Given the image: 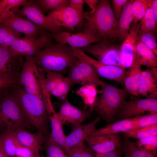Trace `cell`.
I'll return each mask as SVG.
<instances>
[{"label":"cell","mask_w":157,"mask_h":157,"mask_svg":"<svg viewBox=\"0 0 157 157\" xmlns=\"http://www.w3.org/2000/svg\"><path fill=\"white\" fill-rule=\"evenodd\" d=\"M9 90L28 123L38 132L47 135L46 125L49 119L44 99L28 93L19 83L12 85Z\"/></svg>","instance_id":"obj_1"},{"label":"cell","mask_w":157,"mask_h":157,"mask_svg":"<svg viewBox=\"0 0 157 157\" xmlns=\"http://www.w3.org/2000/svg\"><path fill=\"white\" fill-rule=\"evenodd\" d=\"M86 19L83 31L91 34L100 40L111 38L117 26L116 19L109 0L99 1L95 11L84 13Z\"/></svg>","instance_id":"obj_2"},{"label":"cell","mask_w":157,"mask_h":157,"mask_svg":"<svg viewBox=\"0 0 157 157\" xmlns=\"http://www.w3.org/2000/svg\"><path fill=\"white\" fill-rule=\"evenodd\" d=\"M77 59L70 46L59 43L51 44L39 51L33 57L36 65L45 73L53 71L62 75Z\"/></svg>","instance_id":"obj_3"},{"label":"cell","mask_w":157,"mask_h":157,"mask_svg":"<svg viewBox=\"0 0 157 157\" xmlns=\"http://www.w3.org/2000/svg\"><path fill=\"white\" fill-rule=\"evenodd\" d=\"M100 95L94 105V109L107 121L115 119L126 101L128 93L125 90L102 81Z\"/></svg>","instance_id":"obj_4"},{"label":"cell","mask_w":157,"mask_h":157,"mask_svg":"<svg viewBox=\"0 0 157 157\" xmlns=\"http://www.w3.org/2000/svg\"><path fill=\"white\" fill-rule=\"evenodd\" d=\"M23 115L9 88L0 102V129L3 132L13 133L31 127Z\"/></svg>","instance_id":"obj_5"},{"label":"cell","mask_w":157,"mask_h":157,"mask_svg":"<svg viewBox=\"0 0 157 157\" xmlns=\"http://www.w3.org/2000/svg\"><path fill=\"white\" fill-rule=\"evenodd\" d=\"M45 74L41 68L37 67L33 58H26L22 68L19 83L28 93L44 99L42 80L43 76Z\"/></svg>","instance_id":"obj_6"},{"label":"cell","mask_w":157,"mask_h":157,"mask_svg":"<svg viewBox=\"0 0 157 157\" xmlns=\"http://www.w3.org/2000/svg\"><path fill=\"white\" fill-rule=\"evenodd\" d=\"M120 47L121 46L113 44L107 39H104L80 49L94 56L104 64L122 67Z\"/></svg>","instance_id":"obj_7"},{"label":"cell","mask_w":157,"mask_h":157,"mask_svg":"<svg viewBox=\"0 0 157 157\" xmlns=\"http://www.w3.org/2000/svg\"><path fill=\"white\" fill-rule=\"evenodd\" d=\"M69 68L66 78L72 86L80 84L96 87L100 85L102 82L92 66L83 60L78 58Z\"/></svg>","instance_id":"obj_8"},{"label":"cell","mask_w":157,"mask_h":157,"mask_svg":"<svg viewBox=\"0 0 157 157\" xmlns=\"http://www.w3.org/2000/svg\"><path fill=\"white\" fill-rule=\"evenodd\" d=\"M22 57L13 55L8 48L0 45V79L6 81L11 85L19 83L23 64Z\"/></svg>","instance_id":"obj_9"},{"label":"cell","mask_w":157,"mask_h":157,"mask_svg":"<svg viewBox=\"0 0 157 157\" xmlns=\"http://www.w3.org/2000/svg\"><path fill=\"white\" fill-rule=\"evenodd\" d=\"M71 47L77 58L89 64L98 76L121 84H124L125 69L121 66L104 64L90 57L80 49Z\"/></svg>","instance_id":"obj_10"},{"label":"cell","mask_w":157,"mask_h":157,"mask_svg":"<svg viewBox=\"0 0 157 157\" xmlns=\"http://www.w3.org/2000/svg\"><path fill=\"white\" fill-rule=\"evenodd\" d=\"M22 8L17 12L16 15L26 18L40 27L52 33L64 31L60 27L54 23L38 8L34 0H26Z\"/></svg>","instance_id":"obj_11"},{"label":"cell","mask_w":157,"mask_h":157,"mask_svg":"<svg viewBox=\"0 0 157 157\" xmlns=\"http://www.w3.org/2000/svg\"><path fill=\"white\" fill-rule=\"evenodd\" d=\"M146 112L157 113V99L135 98L125 101L117 116L119 120L128 119L143 115Z\"/></svg>","instance_id":"obj_12"},{"label":"cell","mask_w":157,"mask_h":157,"mask_svg":"<svg viewBox=\"0 0 157 157\" xmlns=\"http://www.w3.org/2000/svg\"><path fill=\"white\" fill-rule=\"evenodd\" d=\"M85 141L90 147L96 153L102 154L113 151L122 147L118 133L92 135Z\"/></svg>","instance_id":"obj_13"},{"label":"cell","mask_w":157,"mask_h":157,"mask_svg":"<svg viewBox=\"0 0 157 157\" xmlns=\"http://www.w3.org/2000/svg\"><path fill=\"white\" fill-rule=\"evenodd\" d=\"M52 36L60 44H67L72 47L79 49L86 47L100 41L93 35L84 31L71 33L64 31L52 33Z\"/></svg>","instance_id":"obj_14"},{"label":"cell","mask_w":157,"mask_h":157,"mask_svg":"<svg viewBox=\"0 0 157 157\" xmlns=\"http://www.w3.org/2000/svg\"><path fill=\"white\" fill-rule=\"evenodd\" d=\"M47 16L58 26L72 30L78 26L84 19L69 6L50 11Z\"/></svg>","instance_id":"obj_15"},{"label":"cell","mask_w":157,"mask_h":157,"mask_svg":"<svg viewBox=\"0 0 157 157\" xmlns=\"http://www.w3.org/2000/svg\"><path fill=\"white\" fill-rule=\"evenodd\" d=\"M100 119V117L99 116L87 124L73 125L72 131L66 136L63 149L66 152L72 147L83 143L89 136L92 135L96 130V126Z\"/></svg>","instance_id":"obj_16"},{"label":"cell","mask_w":157,"mask_h":157,"mask_svg":"<svg viewBox=\"0 0 157 157\" xmlns=\"http://www.w3.org/2000/svg\"><path fill=\"white\" fill-rule=\"evenodd\" d=\"M138 24L132 23L129 34L121 46V65L125 69L129 68L133 63L136 58L138 30Z\"/></svg>","instance_id":"obj_17"},{"label":"cell","mask_w":157,"mask_h":157,"mask_svg":"<svg viewBox=\"0 0 157 157\" xmlns=\"http://www.w3.org/2000/svg\"><path fill=\"white\" fill-rule=\"evenodd\" d=\"M12 133L20 144L31 149L35 156L42 157L40 153L44 143V135L38 132L31 133L24 129Z\"/></svg>","instance_id":"obj_18"},{"label":"cell","mask_w":157,"mask_h":157,"mask_svg":"<svg viewBox=\"0 0 157 157\" xmlns=\"http://www.w3.org/2000/svg\"><path fill=\"white\" fill-rule=\"evenodd\" d=\"M89 114L88 111L77 108L67 99L62 101L60 110L57 113V116L63 125L71 124L73 125L81 124Z\"/></svg>","instance_id":"obj_19"},{"label":"cell","mask_w":157,"mask_h":157,"mask_svg":"<svg viewBox=\"0 0 157 157\" xmlns=\"http://www.w3.org/2000/svg\"><path fill=\"white\" fill-rule=\"evenodd\" d=\"M2 22L17 32L24 34L25 37L34 41L38 37L41 28L30 20L17 15L8 18Z\"/></svg>","instance_id":"obj_20"},{"label":"cell","mask_w":157,"mask_h":157,"mask_svg":"<svg viewBox=\"0 0 157 157\" xmlns=\"http://www.w3.org/2000/svg\"><path fill=\"white\" fill-rule=\"evenodd\" d=\"M8 49L13 55L24 56L26 58H33L40 51L35 41L25 36L15 40Z\"/></svg>","instance_id":"obj_21"},{"label":"cell","mask_w":157,"mask_h":157,"mask_svg":"<svg viewBox=\"0 0 157 157\" xmlns=\"http://www.w3.org/2000/svg\"><path fill=\"white\" fill-rule=\"evenodd\" d=\"M132 1V0H128L125 6L112 38L124 40L128 35L133 20Z\"/></svg>","instance_id":"obj_22"},{"label":"cell","mask_w":157,"mask_h":157,"mask_svg":"<svg viewBox=\"0 0 157 157\" xmlns=\"http://www.w3.org/2000/svg\"><path fill=\"white\" fill-rule=\"evenodd\" d=\"M136 56L133 64L126 72L124 80L126 90L135 96L139 95L138 90L142 71Z\"/></svg>","instance_id":"obj_23"},{"label":"cell","mask_w":157,"mask_h":157,"mask_svg":"<svg viewBox=\"0 0 157 157\" xmlns=\"http://www.w3.org/2000/svg\"><path fill=\"white\" fill-rule=\"evenodd\" d=\"M157 81L150 68L142 71L138 90L139 95L146 98H157Z\"/></svg>","instance_id":"obj_24"},{"label":"cell","mask_w":157,"mask_h":157,"mask_svg":"<svg viewBox=\"0 0 157 157\" xmlns=\"http://www.w3.org/2000/svg\"><path fill=\"white\" fill-rule=\"evenodd\" d=\"M136 57L141 66H144L149 68L157 66V56L138 39L136 44Z\"/></svg>","instance_id":"obj_25"},{"label":"cell","mask_w":157,"mask_h":157,"mask_svg":"<svg viewBox=\"0 0 157 157\" xmlns=\"http://www.w3.org/2000/svg\"><path fill=\"white\" fill-rule=\"evenodd\" d=\"M134 122L131 118L120 120L109 124L101 128L96 129L92 135H99L104 134L123 133L133 129Z\"/></svg>","instance_id":"obj_26"},{"label":"cell","mask_w":157,"mask_h":157,"mask_svg":"<svg viewBox=\"0 0 157 157\" xmlns=\"http://www.w3.org/2000/svg\"><path fill=\"white\" fill-rule=\"evenodd\" d=\"M26 0H0V22L16 15Z\"/></svg>","instance_id":"obj_27"},{"label":"cell","mask_w":157,"mask_h":157,"mask_svg":"<svg viewBox=\"0 0 157 157\" xmlns=\"http://www.w3.org/2000/svg\"><path fill=\"white\" fill-rule=\"evenodd\" d=\"M49 118L51 127L50 136L63 149L66 136L64 132L63 125L58 118L56 113L49 116Z\"/></svg>","instance_id":"obj_28"},{"label":"cell","mask_w":157,"mask_h":157,"mask_svg":"<svg viewBox=\"0 0 157 157\" xmlns=\"http://www.w3.org/2000/svg\"><path fill=\"white\" fill-rule=\"evenodd\" d=\"M122 148L124 157H157L153 155L144 152L140 149L133 142L126 137L123 136Z\"/></svg>","instance_id":"obj_29"},{"label":"cell","mask_w":157,"mask_h":157,"mask_svg":"<svg viewBox=\"0 0 157 157\" xmlns=\"http://www.w3.org/2000/svg\"><path fill=\"white\" fill-rule=\"evenodd\" d=\"M22 34L3 22H0V45L8 48L16 39L20 37Z\"/></svg>","instance_id":"obj_30"},{"label":"cell","mask_w":157,"mask_h":157,"mask_svg":"<svg viewBox=\"0 0 157 157\" xmlns=\"http://www.w3.org/2000/svg\"><path fill=\"white\" fill-rule=\"evenodd\" d=\"M0 144L8 157H16L15 152L18 142L12 133L4 132L0 134Z\"/></svg>","instance_id":"obj_31"},{"label":"cell","mask_w":157,"mask_h":157,"mask_svg":"<svg viewBox=\"0 0 157 157\" xmlns=\"http://www.w3.org/2000/svg\"><path fill=\"white\" fill-rule=\"evenodd\" d=\"M151 5L138 24V32H151L155 33L156 31L157 21L154 16Z\"/></svg>","instance_id":"obj_32"},{"label":"cell","mask_w":157,"mask_h":157,"mask_svg":"<svg viewBox=\"0 0 157 157\" xmlns=\"http://www.w3.org/2000/svg\"><path fill=\"white\" fill-rule=\"evenodd\" d=\"M153 0H133L132 8L133 15L132 23L137 24L143 18Z\"/></svg>","instance_id":"obj_33"},{"label":"cell","mask_w":157,"mask_h":157,"mask_svg":"<svg viewBox=\"0 0 157 157\" xmlns=\"http://www.w3.org/2000/svg\"><path fill=\"white\" fill-rule=\"evenodd\" d=\"M128 138L139 139L150 136H157V124L129 131L124 133Z\"/></svg>","instance_id":"obj_34"},{"label":"cell","mask_w":157,"mask_h":157,"mask_svg":"<svg viewBox=\"0 0 157 157\" xmlns=\"http://www.w3.org/2000/svg\"><path fill=\"white\" fill-rule=\"evenodd\" d=\"M34 1L43 13L69 6V0H35Z\"/></svg>","instance_id":"obj_35"},{"label":"cell","mask_w":157,"mask_h":157,"mask_svg":"<svg viewBox=\"0 0 157 157\" xmlns=\"http://www.w3.org/2000/svg\"><path fill=\"white\" fill-rule=\"evenodd\" d=\"M134 143L141 150L151 154L156 155L157 136L138 139Z\"/></svg>","instance_id":"obj_36"},{"label":"cell","mask_w":157,"mask_h":157,"mask_svg":"<svg viewBox=\"0 0 157 157\" xmlns=\"http://www.w3.org/2000/svg\"><path fill=\"white\" fill-rule=\"evenodd\" d=\"M62 75L53 71L45 73L43 80V84L46 91L51 94V91L64 78Z\"/></svg>","instance_id":"obj_37"},{"label":"cell","mask_w":157,"mask_h":157,"mask_svg":"<svg viewBox=\"0 0 157 157\" xmlns=\"http://www.w3.org/2000/svg\"><path fill=\"white\" fill-rule=\"evenodd\" d=\"M46 151L47 157H69L65 153L63 149L50 137H45Z\"/></svg>","instance_id":"obj_38"},{"label":"cell","mask_w":157,"mask_h":157,"mask_svg":"<svg viewBox=\"0 0 157 157\" xmlns=\"http://www.w3.org/2000/svg\"><path fill=\"white\" fill-rule=\"evenodd\" d=\"M131 118L134 123L133 130L139 129L157 124V113L143 115Z\"/></svg>","instance_id":"obj_39"},{"label":"cell","mask_w":157,"mask_h":157,"mask_svg":"<svg viewBox=\"0 0 157 157\" xmlns=\"http://www.w3.org/2000/svg\"><path fill=\"white\" fill-rule=\"evenodd\" d=\"M66 153L69 157H95L96 154L91 148L85 147L84 142L72 147Z\"/></svg>","instance_id":"obj_40"},{"label":"cell","mask_w":157,"mask_h":157,"mask_svg":"<svg viewBox=\"0 0 157 157\" xmlns=\"http://www.w3.org/2000/svg\"><path fill=\"white\" fill-rule=\"evenodd\" d=\"M72 86L66 77L51 92V94L62 101L67 100V95Z\"/></svg>","instance_id":"obj_41"},{"label":"cell","mask_w":157,"mask_h":157,"mask_svg":"<svg viewBox=\"0 0 157 157\" xmlns=\"http://www.w3.org/2000/svg\"><path fill=\"white\" fill-rule=\"evenodd\" d=\"M151 32L139 33L138 31V40L152 50L157 55V43L155 34Z\"/></svg>","instance_id":"obj_42"},{"label":"cell","mask_w":157,"mask_h":157,"mask_svg":"<svg viewBox=\"0 0 157 157\" xmlns=\"http://www.w3.org/2000/svg\"><path fill=\"white\" fill-rule=\"evenodd\" d=\"M52 38L51 33L41 28L38 36L35 42L40 51L52 44Z\"/></svg>","instance_id":"obj_43"},{"label":"cell","mask_w":157,"mask_h":157,"mask_svg":"<svg viewBox=\"0 0 157 157\" xmlns=\"http://www.w3.org/2000/svg\"><path fill=\"white\" fill-rule=\"evenodd\" d=\"M127 0H113V11L115 18L117 21L119 19L123 10L127 3Z\"/></svg>","instance_id":"obj_44"},{"label":"cell","mask_w":157,"mask_h":157,"mask_svg":"<svg viewBox=\"0 0 157 157\" xmlns=\"http://www.w3.org/2000/svg\"><path fill=\"white\" fill-rule=\"evenodd\" d=\"M15 154L16 157H31L35 156L31 149L18 143L16 149Z\"/></svg>","instance_id":"obj_45"},{"label":"cell","mask_w":157,"mask_h":157,"mask_svg":"<svg viewBox=\"0 0 157 157\" xmlns=\"http://www.w3.org/2000/svg\"><path fill=\"white\" fill-rule=\"evenodd\" d=\"M69 6L83 18L84 14L83 10L84 0H69Z\"/></svg>","instance_id":"obj_46"},{"label":"cell","mask_w":157,"mask_h":157,"mask_svg":"<svg viewBox=\"0 0 157 157\" xmlns=\"http://www.w3.org/2000/svg\"><path fill=\"white\" fill-rule=\"evenodd\" d=\"M83 0L84 2H85L91 9V11L88 13L90 14L93 13L96 10L99 1L97 0Z\"/></svg>","instance_id":"obj_47"},{"label":"cell","mask_w":157,"mask_h":157,"mask_svg":"<svg viewBox=\"0 0 157 157\" xmlns=\"http://www.w3.org/2000/svg\"><path fill=\"white\" fill-rule=\"evenodd\" d=\"M122 147L112 152L103 154L102 157H121Z\"/></svg>","instance_id":"obj_48"},{"label":"cell","mask_w":157,"mask_h":157,"mask_svg":"<svg viewBox=\"0 0 157 157\" xmlns=\"http://www.w3.org/2000/svg\"><path fill=\"white\" fill-rule=\"evenodd\" d=\"M151 8L154 16L157 21V0H153L151 5Z\"/></svg>","instance_id":"obj_49"},{"label":"cell","mask_w":157,"mask_h":157,"mask_svg":"<svg viewBox=\"0 0 157 157\" xmlns=\"http://www.w3.org/2000/svg\"><path fill=\"white\" fill-rule=\"evenodd\" d=\"M9 87L0 88V102L7 93Z\"/></svg>","instance_id":"obj_50"},{"label":"cell","mask_w":157,"mask_h":157,"mask_svg":"<svg viewBox=\"0 0 157 157\" xmlns=\"http://www.w3.org/2000/svg\"><path fill=\"white\" fill-rule=\"evenodd\" d=\"M151 71L154 78L157 80V67L150 68Z\"/></svg>","instance_id":"obj_51"},{"label":"cell","mask_w":157,"mask_h":157,"mask_svg":"<svg viewBox=\"0 0 157 157\" xmlns=\"http://www.w3.org/2000/svg\"><path fill=\"white\" fill-rule=\"evenodd\" d=\"M0 157H8L3 151L0 144Z\"/></svg>","instance_id":"obj_52"},{"label":"cell","mask_w":157,"mask_h":157,"mask_svg":"<svg viewBox=\"0 0 157 157\" xmlns=\"http://www.w3.org/2000/svg\"><path fill=\"white\" fill-rule=\"evenodd\" d=\"M5 83L4 81L0 79V88H3L4 85Z\"/></svg>","instance_id":"obj_53"},{"label":"cell","mask_w":157,"mask_h":157,"mask_svg":"<svg viewBox=\"0 0 157 157\" xmlns=\"http://www.w3.org/2000/svg\"><path fill=\"white\" fill-rule=\"evenodd\" d=\"M103 154L96 153L95 157H102Z\"/></svg>","instance_id":"obj_54"},{"label":"cell","mask_w":157,"mask_h":157,"mask_svg":"<svg viewBox=\"0 0 157 157\" xmlns=\"http://www.w3.org/2000/svg\"><path fill=\"white\" fill-rule=\"evenodd\" d=\"M3 133V131L0 129V135Z\"/></svg>","instance_id":"obj_55"},{"label":"cell","mask_w":157,"mask_h":157,"mask_svg":"<svg viewBox=\"0 0 157 157\" xmlns=\"http://www.w3.org/2000/svg\"><path fill=\"white\" fill-rule=\"evenodd\" d=\"M31 157H38V156H31Z\"/></svg>","instance_id":"obj_56"}]
</instances>
